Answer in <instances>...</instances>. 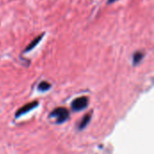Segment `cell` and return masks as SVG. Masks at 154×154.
<instances>
[{
    "label": "cell",
    "instance_id": "5b68a950",
    "mask_svg": "<svg viewBox=\"0 0 154 154\" xmlns=\"http://www.w3.org/2000/svg\"><path fill=\"white\" fill-rule=\"evenodd\" d=\"M143 57H144V53H143V52H142V51H137V52H135V53L134 54V55H133L134 64V65L138 64L143 60Z\"/></svg>",
    "mask_w": 154,
    "mask_h": 154
},
{
    "label": "cell",
    "instance_id": "3957f363",
    "mask_svg": "<svg viewBox=\"0 0 154 154\" xmlns=\"http://www.w3.org/2000/svg\"><path fill=\"white\" fill-rule=\"evenodd\" d=\"M38 105H39V103L36 102V101L24 104L23 107H21L19 110H17V112L15 113V117L18 118V117H20L21 115H23V114H25V113H27L32 111V110L35 109Z\"/></svg>",
    "mask_w": 154,
    "mask_h": 154
},
{
    "label": "cell",
    "instance_id": "6da1fadb",
    "mask_svg": "<svg viewBox=\"0 0 154 154\" xmlns=\"http://www.w3.org/2000/svg\"><path fill=\"white\" fill-rule=\"evenodd\" d=\"M69 116V113L64 107H58L54 111H52L50 114V117L56 119V123L59 124H61L66 121H68Z\"/></svg>",
    "mask_w": 154,
    "mask_h": 154
},
{
    "label": "cell",
    "instance_id": "ba28073f",
    "mask_svg": "<svg viewBox=\"0 0 154 154\" xmlns=\"http://www.w3.org/2000/svg\"><path fill=\"white\" fill-rule=\"evenodd\" d=\"M116 1H117V0H107V5H111V4L115 3Z\"/></svg>",
    "mask_w": 154,
    "mask_h": 154
},
{
    "label": "cell",
    "instance_id": "8992f818",
    "mask_svg": "<svg viewBox=\"0 0 154 154\" xmlns=\"http://www.w3.org/2000/svg\"><path fill=\"white\" fill-rule=\"evenodd\" d=\"M51 88V84H49L46 81H42L38 85V90L41 92H46Z\"/></svg>",
    "mask_w": 154,
    "mask_h": 154
},
{
    "label": "cell",
    "instance_id": "277c9868",
    "mask_svg": "<svg viewBox=\"0 0 154 154\" xmlns=\"http://www.w3.org/2000/svg\"><path fill=\"white\" fill-rule=\"evenodd\" d=\"M44 34L45 33H42V34H40V35H38L37 37H35L28 45H27V47L24 49V51H23V53H27V52H29V51H31V50H32L40 42H41V40L42 39V37L44 36Z\"/></svg>",
    "mask_w": 154,
    "mask_h": 154
},
{
    "label": "cell",
    "instance_id": "52a82bcc",
    "mask_svg": "<svg viewBox=\"0 0 154 154\" xmlns=\"http://www.w3.org/2000/svg\"><path fill=\"white\" fill-rule=\"evenodd\" d=\"M90 119H91V116L89 115V114H87V115H85V117L83 118V120L81 121V123H80V124H79V130H82V129H84L88 124V123L90 122Z\"/></svg>",
    "mask_w": 154,
    "mask_h": 154
},
{
    "label": "cell",
    "instance_id": "7a4b0ae2",
    "mask_svg": "<svg viewBox=\"0 0 154 154\" xmlns=\"http://www.w3.org/2000/svg\"><path fill=\"white\" fill-rule=\"evenodd\" d=\"M88 105V98L87 96H81L79 98H76L71 103V109L76 112H79L81 110H84Z\"/></svg>",
    "mask_w": 154,
    "mask_h": 154
}]
</instances>
